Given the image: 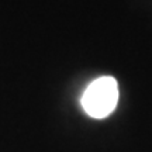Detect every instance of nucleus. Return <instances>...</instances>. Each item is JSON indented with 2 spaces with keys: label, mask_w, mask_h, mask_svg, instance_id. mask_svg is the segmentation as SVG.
<instances>
[{
  "label": "nucleus",
  "mask_w": 152,
  "mask_h": 152,
  "mask_svg": "<svg viewBox=\"0 0 152 152\" xmlns=\"http://www.w3.org/2000/svg\"><path fill=\"white\" fill-rule=\"evenodd\" d=\"M118 102V85L111 76L93 80L82 96V106L90 117L104 118L113 113Z\"/></svg>",
  "instance_id": "f257e3e1"
}]
</instances>
